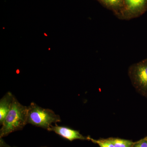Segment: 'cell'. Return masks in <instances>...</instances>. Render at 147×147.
I'll return each instance as SVG.
<instances>
[{
  "mask_svg": "<svg viewBox=\"0 0 147 147\" xmlns=\"http://www.w3.org/2000/svg\"><path fill=\"white\" fill-rule=\"evenodd\" d=\"M28 106L21 104L14 96L10 110L0 129V138L21 130L28 124Z\"/></svg>",
  "mask_w": 147,
  "mask_h": 147,
  "instance_id": "cell-1",
  "label": "cell"
},
{
  "mask_svg": "<svg viewBox=\"0 0 147 147\" xmlns=\"http://www.w3.org/2000/svg\"><path fill=\"white\" fill-rule=\"evenodd\" d=\"M28 124L47 129L53 123L60 122V117L53 110L42 108L32 102L28 106Z\"/></svg>",
  "mask_w": 147,
  "mask_h": 147,
  "instance_id": "cell-2",
  "label": "cell"
},
{
  "mask_svg": "<svg viewBox=\"0 0 147 147\" xmlns=\"http://www.w3.org/2000/svg\"><path fill=\"white\" fill-rule=\"evenodd\" d=\"M128 75L136 90L147 98V58L130 66Z\"/></svg>",
  "mask_w": 147,
  "mask_h": 147,
  "instance_id": "cell-3",
  "label": "cell"
},
{
  "mask_svg": "<svg viewBox=\"0 0 147 147\" xmlns=\"http://www.w3.org/2000/svg\"><path fill=\"white\" fill-rule=\"evenodd\" d=\"M147 10V0H124L123 8L118 17L130 20L142 16Z\"/></svg>",
  "mask_w": 147,
  "mask_h": 147,
  "instance_id": "cell-4",
  "label": "cell"
},
{
  "mask_svg": "<svg viewBox=\"0 0 147 147\" xmlns=\"http://www.w3.org/2000/svg\"><path fill=\"white\" fill-rule=\"evenodd\" d=\"M49 131L55 132L58 135L72 142L74 140H88L87 137H84L78 130L67 127L59 126L57 124L50 127L47 129Z\"/></svg>",
  "mask_w": 147,
  "mask_h": 147,
  "instance_id": "cell-5",
  "label": "cell"
},
{
  "mask_svg": "<svg viewBox=\"0 0 147 147\" xmlns=\"http://www.w3.org/2000/svg\"><path fill=\"white\" fill-rule=\"evenodd\" d=\"M14 96L8 92L0 100V124L1 125L6 116L10 110Z\"/></svg>",
  "mask_w": 147,
  "mask_h": 147,
  "instance_id": "cell-6",
  "label": "cell"
},
{
  "mask_svg": "<svg viewBox=\"0 0 147 147\" xmlns=\"http://www.w3.org/2000/svg\"><path fill=\"white\" fill-rule=\"evenodd\" d=\"M106 8L113 11L117 16L123 8L124 0H98Z\"/></svg>",
  "mask_w": 147,
  "mask_h": 147,
  "instance_id": "cell-7",
  "label": "cell"
},
{
  "mask_svg": "<svg viewBox=\"0 0 147 147\" xmlns=\"http://www.w3.org/2000/svg\"><path fill=\"white\" fill-rule=\"evenodd\" d=\"M107 139L115 147H132L135 143L131 140L119 138H109Z\"/></svg>",
  "mask_w": 147,
  "mask_h": 147,
  "instance_id": "cell-8",
  "label": "cell"
},
{
  "mask_svg": "<svg viewBox=\"0 0 147 147\" xmlns=\"http://www.w3.org/2000/svg\"><path fill=\"white\" fill-rule=\"evenodd\" d=\"M88 140L91 141L94 144H97L100 147H115L114 145L108 139H94L90 137H87Z\"/></svg>",
  "mask_w": 147,
  "mask_h": 147,
  "instance_id": "cell-9",
  "label": "cell"
},
{
  "mask_svg": "<svg viewBox=\"0 0 147 147\" xmlns=\"http://www.w3.org/2000/svg\"><path fill=\"white\" fill-rule=\"evenodd\" d=\"M132 147H147V136L144 139L135 142Z\"/></svg>",
  "mask_w": 147,
  "mask_h": 147,
  "instance_id": "cell-10",
  "label": "cell"
},
{
  "mask_svg": "<svg viewBox=\"0 0 147 147\" xmlns=\"http://www.w3.org/2000/svg\"><path fill=\"white\" fill-rule=\"evenodd\" d=\"M1 141H0V147H11L10 146H9L8 144H6L4 141H3L2 138H0Z\"/></svg>",
  "mask_w": 147,
  "mask_h": 147,
  "instance_id": "cell-11",
  "label": "cell"
},
{
  "mask_svg": "<svg viewBox=\"0 0 147 147\" xmlns=\"http://www.w3.org/2000/svg\"></svg>",
  "mask_w": 147,
  "mask_h": 147,
  "instance_id": "cell-12",
  "label": "cell"
}]
</instances>
